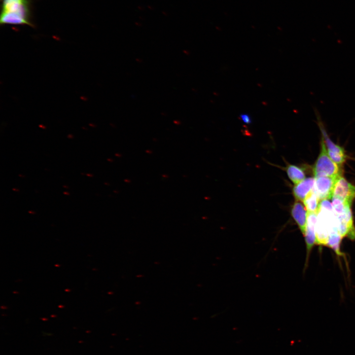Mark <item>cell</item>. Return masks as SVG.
<instances>
[{"label": "cell", "instance_id": "5", "mask_svg": "<svg viewBox=\"0 0 355 355\" xmlns=\"http://www.w3.org/2000/svg\"><path fill=\"white\" fill-rule=\"evenodd\" d=\"M291 216L304 236L305 233L307 213L303 205L296 200L291 209Z\"/></svg>", "mask_w": 355, "mask_h": 355}, {"label": "cell", "instance_id": "8", "mask_svg": "<svg viewBox=\"0 0 355 355\" xmlns=\"http://www.w3.org/2000/svg\"><path fill=\"white\" fill-rule=\"evenodd\" d=\"M289 178L295 184H298L305 179V175L303 170L300 167L288 165L285 168Z\"/></svg>", "mask_w": 355, "mask_h": 355}, {"label": "cell", "instance_id": "1", "mask_svg": "<svg viewBox=\"0 0 355 355\" xmlns=\"http://www.w3.org/2000/svg\"><path fill=\"white\" fill-rule=\"evenodd\" d=\"M320 151L313 167L315 178L341 175L339 166L329 157L323 138L320 142Z\"/></svg>", "mask_w": 355, "mask_h": 355}, {"label": "cell", "instance_id": "12", "mask_svg": "<svg viewBox=\"0 0 355 355\" xmlns=\"http://www.w3.org/2000/svg\"><path fill=\"white\" fill-rule=\"evenodd\" d=\"M64 193L65 194H69L68 193H67V192H64Z\"/></svg>", "mask_w": 355, "mask_h": 355}, {"label": "cell", "instance_id": "2", "mask_svg": "<svg viewBox=\"0 0 355 355\" xmlns=\"http://www.w3.org/2000/svg\"><path fill=\"white\" fill-rule=\"evenodd\" d=\"M341 175L315 178L313 190L320 200L332 198L335 184Z\"/></svg>", "mask_w": 355, "mask_h": 355}, {"label": "cell", "instance_id": "3", "mask_svg": "<svg viewBox=\"0 0 355 355\" xmlns=\"http://www.w3.org/2000/svg\"><path fill=\"white\" fill-rule=\"evenodd\" d=\"M333 196L338 197L351 204L355 199V186L340 176L337 179L333 192Z\"/></svg>", "mask_w": 355, "mask_h": 355}, {"label": "cell", "instance_id": "6", "mask_svg": "<svg viewBox=\"0 0 355 355\" xmlns=\"http://www.w3.org/2000/svg\"><path fill=\"white\" fill-rule=\"evenodd\" d=\"M315 180V178H308L295 185L292 189V193L296 200L304 201L312 191Z\"/></svg>", "mask_w": 355, "mask_h": 355}, {"label": "cell", "instance_id": "11", "mask_svg": "<svg viewBox=\"0 0 355 355\" xmlns=\"http://www.w3.org/2000/svg\"><path fill=\"white\" fill-rule=\"evenodd\" d=\"M242 120L246 124H249L251 122V119L249 116L247 114H242L241 115Z\"/></svg>", "mask_w": 355, "mask_h": 355}, {"label": "cell", "instance_id": "7", "mask_svg": "<svg viewBox=\"0 0 355 355\" xmlns=\"http://www.w3.org/2000/svg\"><path fill=\"white\" fill-rule=\"evenodd\" d=\"M0 23L1 24H26L32 26L28 20L17 12L13 11H2Z\"/></svg>", "mask_w": 355, "mask_h": 355}, {"label": "cell", "instance_id": "10", "mask_svg": "<svg viewBox=\"0 0 355 355\" xmlns=\"http://www.w3.org/2000/svg\"><path fill=\"white\" fill-rule=\"evenodd\" d=\"M343 237L339 233H331L328 236L325 246L333 249L336 254L339 256H343L340 251V244Z\"/></svg>", "mask_w": 355, "mask_h": 355}, {"label": "cell", "instance_id": "9", "mask_svg": "<svg viewBox=\"0 0 355 355\" xmlns=\"http://www.w3.org/2000/svg\"><path fill=\"white\" fill-rule=\"evenodd\" d=\"M320 201L319 197L313 189L303 201L307 212L318 213Z\"/></svg>", "mask_w": 355, "mask_h": 355}, {"label": "cell", "instance_id": "4", "mask_svg": "<svg viewBox=\"0 0 355 355\" xmlns=\"http://www.w3.org/2000/svg\"><path fill=\"white\" fill-rule=\"evenodd\" d=\"M317 220V213L307 212L306 231L304 235L307 250L306 265L313 247L317 244L316 231Z\"/></svg>", "mask_w": 355, "mask_h": 355}]
</instances>
